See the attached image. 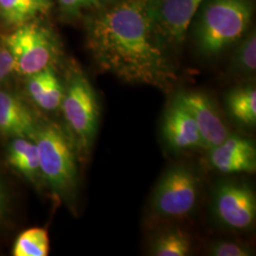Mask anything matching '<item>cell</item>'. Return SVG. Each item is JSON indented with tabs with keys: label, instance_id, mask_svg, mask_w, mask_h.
Returning <instances> with one entry per match:
<instances>
[{
	"label": "cell",
	"instance_id": "6da1fadb",
	"mask_svg": "<svg viewBox=\"0 0 256 256\" xmlns=\"http://www.w3.org/2000/svg\"><path fill=\"white\" fill-rule=\"evenodd\" d=\"M149 0H118L88 21V46L102 70L168 92L178 76L158 36Z\"/></svg>",
	"mask_w": 256,
	"mask_h": 256
},
{
	"label": "cell",
	"instance_id": "7a4b0ae2",
	"mask_svg": "<svg viewBox=\"0 0 256 256\" xmlns=\"http://www.w3.org/2000/svg\"><path fill=\"white\" fill-rule=\"evenodd\" d=\"M252 14V0H204L191 21L198 50L218 54L245 36Z\"/></svg>",
	"mask_w": 256,
	"mask_h": 256
},
{
	"label": "cell",
	"instance_id": "3957f363",
	"mask_svg": "<svg viewBox=\"0 0 256 256\" xmlns=\"http://www.w3.org/2000/svg\"><path fill=\"white\" fill-rule=\"evenodd\" d=\"M36 144L41 178L62 198L74 196L78 182L74 140L55 122L39 126Z\"/></svg>",
	"mask_w": 256,
	"mask_h": 256
},
{
	"label": "cell",
	"instance_id": "277c9868",
	"mask_svg": "<svg viewBox=\"0 0 256 256\" xmlns=\"http://www.w3.org/2000/svg\"><path fill=\"white\" fill-rule=\"evenodd\" d=\"M61 106L74 142L82 153H88L98 130L100 106L92 84L81 70L75 68L68 74Z\"/></svg>",
	"mask_w": 256,
	"mask_h": 256
},
{
	"label": "cell",
	"instance_id": "5b68a950",
	"mask_svg": "<svg viewBox=\"0 0 256 256\" xmlns=\"http://www.w3.org/2000/svg\"><path fill=\"white\" fill-rule=\"evenodd\" d=\"M3 43L14 56L16 70L25 76L52 66L59 50L54 32L34 20L16 28Z\"/></svg>",
	"mask_w": 256,
	"mask_h": 256
},
{
	"label": "cell",
	"instance_id": "8992f818",
	"mask_svg": "<svg viewBox=\"0 0 256 256\" xmlns=\"http://www.w3.org/2000/svg\"><path fill=\"white\" fill-rule=\"evenodd\" d=\"M200 180L192 169L178 165L166 172L156 188L153 210L166 218H184L198 202Z\"/></svg>",
	"mask_w": 256,
	"mask_h": 256
},
{
	"label": "cell",
	"instance_id": "52a82bcc",
	"mask_svg": "<svg viewBox=\"0 0 256 256\" xmlns=\"http://www.w3.org/2000/svg\"><path fill=\"white\" fill-rule=\"evenodd\" d=\"M214 209L222 225L236 230L250 229L256 222V194L245 183H221L214 192Z\"/></svg>",
	"mask_w": 256,
	"mask_h": 256
},
{
	"label": "cell",
	"instance_id": "ba28073f",
	"mask_svg": "<svg viewBox=\"0 0 256 256\" xmlns=\"http://www.w3.org/2000/svg\"><path fill=\"white\" fill-rule=\"evenodd\" d=\"M204 0H149V12L165 46H180Z\"/></svg>",
	"mask_w": 256,
	"mask_h": 256
},
{
	"label": "cell",
	"instance_id": "9c48e42d",
	"mask_svg": "<svg viewBox=\"0 0 256 256\" xmlns=\"http://www.w3.org/2000/svg\"><path fill=\"white\" fill-rule=\"evenodd\" d=\"M190 111L202 136L204 149L210 150L230 135L229 129L221 118L214 102L202 92H182L176 95Z\"/></svg>",
	"mask_w": 256,
	"mask_h": 256
},
{
	"label": "cell",
	"instance_id": "30bf717a",
	"mask_svg": "<svg viewBox=\"0 0 256 256\" xmlns=\"http://www.w3.org/2000/svg\"><path fill=\"white\" fill-rule=\"evenodd\" d=\"M209 151L210 165L221 173H254L256 171V148L250 138L230 134L220 146Z\"/></svg>",
	"mask_w": 256,
	"mask_h": 256
},
{
	"label": "cell",
	"instance_id": "8fae6325",
	"mask_svg": "<svg viewBox=\"0 0 256 256\" xmlns=\"http://www.w3.org/2000/svg\"><path fill=\"white\" fill-rule=\"evenodd\" d=\"M162 135L167 146L174 151L203 148L194 120L176 96L165 113Z\"/></svg>",
	"mask_w": 256,
	"mask_h": 256
},
{
	"label": "cell",
	"instance_id": "7c38bea8",
	"mask_svg": "<svg viewBox=\"0 0 256 256\" xmlns=\"http://www.w3.org/2000/svg\"><path fill=\"white\" fill-rule=\"evenodd\" d=\"M38 124L30 108L14 93L0 90V132L14 138H34Z\"/></svg>",
	"mask_w": 256,
	"mask_h": 256
},
{
	"label": "cell",
	"instance_id": "4fadbf2b",
	"mask_svg": "<svg viewBox=\"0 0 256 256\" xmlns=\"http://www.w3.org/2000/svg\"><path fill=\"white\" fill-rule=\"evenodd\" d=\"M28 77V92L37 106L46 111H54L61 106L64 88L52 66Z\"/></svg>",
	"mask_w": 256,
	"mask_h": 256
},
{
	"label": "cell",
	"instance_id": "5bb4252c",
	"mask_svg": "<svg viewBox=\"0 0 256 256\" xmlns=\"http://www.w3.org/2000/svg\"><path fill=\"white\" fill-rule=\"evenodd\" d=\"M50 7V0H0V19L8 27H20L45 14Z\"/></svg>",
	"mask_w": 256,
	"mask_h": 256
},
{
	"label": "cell",
	"instance_id": "9a60e30c",
	"mask_svg": "<svg viewBox=\"0 0 256 256\" xmlns=\"http://www.w3.org/2000/svg\"><path fill=\"white\" fill-rule=\"evenodd\" d=\"M8 162L28 180L36 182L41 178L36 144L30 138H14L8 149Z\"/></svg>",
	"mask_w": 256,
	"mask_h": 256
},
{
	"label": "cell",
	"instance_id": "2e32d148",
	"mask_svg": "<svg viewBox=\"0 0 256 256\" xmlns=\"http://www.w3.org/2000/svg\"><path fill=\"white\" fill-rule=\"evenodd\" d=\"M226 104L230 115L236 122L245 126L256 124V90L254 86H242L228 93Z\"/></svg>",
	"mask_w": 256,
	"mask_h": 256
},
{
	"label": "cell",
	"instance_id": "e0dca14e",
	"mask_svg": "<svg viewBox=\"0 0 256 256\" xmlns=\"http://www.w3.org/2000/svg\"><path fill=\"white\" fill-rule=\"evenodd\" d=\"M190 236L182 230H171L156 238L151 246L155 256H185L191 250Z\"/></svg>",
	"mask_w": 256,
	"mask_h": 256
},
{
	"label": "cell",
	"instance_id": "ac0fdd59",
	"mask_svg": "<svg viewBox=\"0 0 256 256\" xmlns=\"http://www.w3.org/2000/svg\"><path fill=\"white\" fill-rule=\"evenodd\" d=\"M50 250L48 234L42 228H30L23 232L14 242V256H46Z\"/></svg>",
	"mask_w": 256,
	"mask_h": 256
},
{
	"label": "cell",
	"instance_id": "d6986e66",
	"mask_svg": "<svg viewBox=\"0 0 256 256\" xmlns=\"http://www.w3.org/2000/svg\"><path fill=\"white\" fill-rule=\"evenodd\" d=\"M234 64L238 72L252 74L256 68V32H250L239 44Z\"/></svg>",
	"mask_w": 256,
	"mask_h": 256
},
{
	"label": "cell",
	"instance_id": "ffe728a7",
	"mask_svg": "<svg viewBox=\"0 0 256 256\" xmlns=\"http://www.w3.org/2000/svg\"><path fill=\"white\" fill-rule=\"evenodd\" d=\"M210 254L214 256H250L252 250L250 248L232 241H220L210 248Z\"/></svg>",
	"mask_w": 256,
	"mask_h": 256
},
{
	"label": "cell",
	"instance_id": "44dd1931",
	"mask_svg": "<svg viewBox=\"0 0 256 256\" xmlns=\"http://www.w3.org/2000/svg\"><path fill=\"white\" fill-rule=\"evenodd\" d=\"M16 70V61L9 48L4 45L0 46V82L7 79Z\"/></svg>",
	"mask_w": 256,
	"mask_h": 256
},
{
	"label": "cell",
	"instance_id": "7402d4cb",
	"mask_svg": "<svg viewBox=\"0 0 256 256\" xmlns=\"http://www.w3.org/2000/svg\"><path fill=\"white\" fill-rule=\"evenodd\" d=\"M60 6L68 14H77L88 7L100 6V0H58Z\"/></svg>",
	"mask_w": 256,
	"mask_h": 256
},
{
	"label": "cell",
	"instance_id": "603a6c76",
	"mask_svg": "<svg viewBox=\"0 0 256 256\" xmlns=\"http://www.w3.org/2000/svg\"><path fill=\"white\" fill-rule=\"evenodd\" d=\"M6 202H7V198H6L5 190H4L2 183L0 182V218L3 216L4 210L6 208Z\"/></svg>",
	"mask_w": 256,
	"mask_h": 256
},
{
	"label": "cell",
	"instance_id": "cb8c5ba5",
	"mask_svg": "<svg viewBox=\"0 0 256 256\" xmlns=\"http://www.w3.org/2000/svg\"><path fill=\"white\" fill-rule=\"evenodd\" d=\"M101 1V3H108V2H110V1H113V0H100Z\"/></svg>",
	"mask_w": 256,
	"mask_h": 256
}]
</instances>
